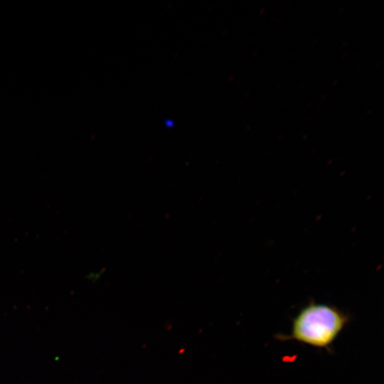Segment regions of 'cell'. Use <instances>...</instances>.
Listing matches in <instances>:
<instances>
[{"label": "cell", "mask_w": 384, "mask_h": 384, "mask_svg": "<svg viewBox=\"0 0 384 384\" xmlns=\"http://www.w3.org/2000/svg\"><path fill=\"white\" fill-rule=\"evenodd\" d=\"M348 320V316L335 306L311 302L294 319L290 334L277 335V338L328 348Z\"/></svg>", "instance_id": "cell-1"}]
</instances>
